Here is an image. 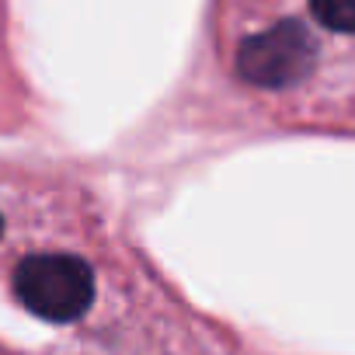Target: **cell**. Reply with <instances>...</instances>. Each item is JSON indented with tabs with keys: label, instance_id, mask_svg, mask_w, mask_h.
<instances>
[{
	"label": "cell",
	"instance_id": "2",
	"mask_svg": "<svg viewBox=\"0 0 355 355\" xmlns=\"http://www.w3.org/2000/svg\"><path fill=\"white\" fill-rule=\"evenodd\" d=\"M317 67V42L300 21H279L251 35L237 53V70L258 87H293Z\"/></svg>",
	"mask_w": 355,
	"mask_h": 355
},
{
	"label": "cell",
	"instance_id": "3",
	"mask_svg": "<svg viewBox=\"0 0 355 355\" xmlns=\"http://www.w3.org/2000/svg\"><path fill=\"white\" fill-rule=\"evenodd\" d=\"M310 11L324 28L355 35V0H310Z\"/></svg>",
	"mask_w": 355,
	"mask_h": 355
},
{
	"label": "cell",
	"instance_id": "4",
	"mask_svg": "<svg viewBox=\"0 0 355 355\" xmlns=\"http://www.w3.org/2000/svg\"><path fill=\"white\" fill-rule=\"evenodd\" d=\"M0 234H4V216H0Z\"/></svg>",
	"mask_w": 355,
	"mask_h": 355
},
{
	"label": "cell",
	"instance_id": "1",
	"mask_svg": "<svg viewBox=\"0 0 355 355\" xmlns=\"http://www.w3.org/2000/svg\"><path fill=\"white\" fill-rule=\"evenodd\" d=\"M18 300L42 320H77L94 300V272L73 254H32L15 272Z\"/></svg>",
	"mask_w": 355,
	"mask_h": 355
}]
</instances>
